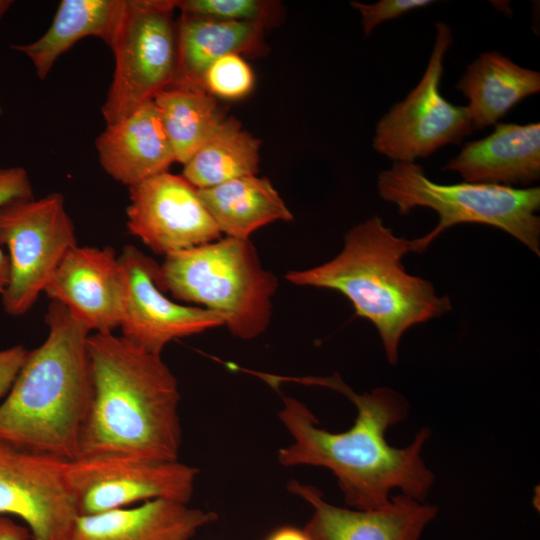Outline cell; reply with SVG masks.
<instances>
[{
    "mask_svg": "<svg viewBox=\"0 0 540 540\" xmlns=\"http://www.w3.org/2000/svg\"><path fill=\"white\" fill-rule=\"evenodd\" d=\"M260 378L273 388L284 382L329 388L344 395L357 410L348 430L330 432L319 427L305 404L283 396L278 417L293 441L278 451L282 466L328 469L353 509L381 508L389 503L395 490L420 501L426 499L435 480L421 455L430 430L421 429L403 448L391 446L386 438L387 430L408 416L409 404L400 393L378 387L358 394L337 373L318 377L261 373Z\"/></svg>",
    "mask_w": 540,
    "mask_h": 540,
    "instance_id": "1",
    "label": "cell"
},
{
    "mask_svg": "<svg viewBox=\"0 0 540 540\" xmlns=\"http://www.w3.org/2000/svg\"><path fill=\"white\" fill-rule=\"evenodd\" d=\"M88 352L93 391L78 458L178 460L180 393L161 355L112 332L90 334Z\"/></svg>",
    "mask_w": 540,
    "mask_h": 540,
    "instance_id": "2",
    "label": "cell"
},
{
    "mask_svg": "<svg viewBox=\"0 0 540 540\" xmlns=\"http://www.w3.org/2000/svg\"><path fill=\"white\" fill-rule=\"evenodd\" d=\"M45 321L47 338L28 352L0 404V442L73 461L92 399L90 331L54 300Z\"/></svg>",
    "mask_w": 540,
    "mask_h": 540,
    "instance_id": "3",
    "label": "cell"
},
{
    "mask_svg": "<svg viewBox=\"0 0 540 540\" xmlns=\"http://www.w3.org/2000/svg\"><path fill=\"white\" fill-rule=\"evenodd\" d=\"M412 240L398 237L373 216L349 230L342 251L317 267L289 272L293 284L332 289L353 305L355 315L377 329L388 362L398 361L404 333L411 327L450 311L448 296H437L433 285L409 274L402 258Z\"/></svg>",
    "mask_w": 540,
    "mask_h": 540,
    "instance_id": "4",
    "label": "cell"
},
{
    "mask_svg": "<svg viewBox=\"0 0 540 540\" xmlns=\"http://www.w3.org/2000/svg\"><path fill=\"white\" fill-rule=\"evenodd\" d=\"M157 284L177 300L219 313L230 333L246 340L265 331L278 287L249 239L232 237L165 256Z\"/></svg>",
    "mask_w": 540,
    "mask_h": 540,
    "instance_id": "5",
    "label": "cell"
},
{
    "mask_svg": "<svg viewBox=\"0 0 540 540\" xmlns=\"http://www.w3.org/2000/svg\"><path fill=\"white\" fill-rule=\"evenodd\" d=\"M377 188L399 214L427 207L439 215L436 227L412 240L411 252L423 253L446 229L478 223L501 229L540 255V189L462 182L438 184L415 162H394L381 171Z\"/></svg>",
    "mask_w": 540,
    "mask_h": 540,
    "instance_id": "6",
    "label": "cell"
},
{
    "mask_svg": "<svg viewBox=\"0 0 540 540\" xmlns=\"http://www.w3.org/2000/svg\"><path fill=\"white\" fill-rule=\"evenodd\" d=\"M175 0H124L109 45L115 67L101 107L107 124L180 82Z\"/></svg>",
    "mask_w": 540,
    "mask_h": 540,
    "instance_id": "7",
    "label": "cell"
},
{
    "mask_svg": "<svg viewBox=\"0 0 540 540\" xmlns=\"http://www.w3.org/2000/svg\"><path fill=\"white\" fill-rule=\"evenodd\" d=\"M76 245L62 194L15 199L0 206V246L8 249L10 263L9 282L1 295L4 311L11 316L28 312Z\"/></svg>",
    "mask_w": 540,
    "mask_h": 540,
    "instance_id": "8",
    "label": "cell"
},
{
    "mask_svg": "<svg viewBox=\"0 0 540 540\" xmlns=\"http://www.w3.org/2000/svg\"><path fill=\"white\" fill-rule=\"evenodd\" d=\"M435 26L434 46L421 80L376 124L373 148L394 162L427 158L473 132L466 106L454 105L441 94L444 57L453 38L447 24Z\"/></svg>",
    "mask_w": 540,
    "mask_h": 540,
    "instance_id": "9",
    "label": "cell"
},
{
    "mask_svg": "<svg viewBox=\"0 0 540 540\" xmlns=\"http://www.w3.org/2000/svg\"><path fill=\"white\" fill-rule=\"evenodd\" d=\"M198 469L175 461L125 456L78 458L68 476L79 515L130 507L154 499L190 501Z\"/></svg>",
    "mask_w": 540,
    "mask_h": 540,
    "instance_id": "10",
    "label": "cell"
},
{
    "mask_svg": "<svg viewBox=\"0 0 540 540\" xmlns=\"http://www.w3.org/2000/svg\"><path fill=\"white\" fill-rule=\"evenodd\" d=\"M68 460L0 442V515H14L31 540H67L79 515Z\"/></svg>",
    "mask_w": 540,
    "mask_h": 540,
    "instance_id": "11",
    "label": "cell"
},
{
    "mask_svg": "<svg viewBox=\"0 0 540 540\" xmlns=\"http://www.w3.org/2000/svg\"><path fill=\"white\" fill-rule=\"evenodd\" d=\"M127 227L154 253L169 255L220 238L198 189L168 171L129 186Z\"/></svg>",
    "mask_w": 540,
    "mask_h": 540,
    "instance_id": "12",
    "label": "cell"
},
{
    "mask_svg": "<svg viewBox=\"0 0 540 540\" xmlns=\"http://www.w3.org/2000/svg\"><path fill=\"white\" fill-rule=\"evenodd\" d=\"M118 261L124 280L121 336L135 346L161 355L174 339L224 325L215 311L167 298L157 284L160 265L135 246H124Z\"/></svg>",
    "mask_w": 540,
    "mask_h": 540,
    "instance_id": "13",
    "label": "cell"
},
{
    "mask_svg": "<svg viewBox=\"0 0 540 540\" xmlns=\"http://www.w3.org/2000/svg\"><path fill=\"white\" fill-rule=\"evenodd\" d=\"M44 292L62 303L89 331L120 327L124 280L118 256L109 247L76 245L61 260Z\"/></svg>",
    "mask_w": 540,
    "mask_h": 540,
    "instance_id": "14",
    "label": "cell"
},
{
    "mask_svg": "<svg viewBox=\"0 0 540 540\" xmlns=\"http://www.w3.org/2000/svg\"><path fill=\"white\" fill-rule=\"evenodd\" d=\"M287 489L312 507L304 529L312 540H421L438 507L398 494L373 510L330 504L319 489L291 480Z\"/></svg>",
    "mask_w": 540,
    "mask_h": 540,
    "instance_id": "15",
    "label": "cell"
},
{
    "mask_svg": "<svg viewBox=\"0 0 540 540\" xmlns=\"http://www.w3.org/2000/svg\"><path fill=\"white\" fill-rule=\"evenodd\" d=\"M103 170L129 186L168 171L174 151L153 100L106 128L95 141Z\"/></svg>",
    "mask_w": 540,
    "mask_h": 540,
    "instance_id": "16",
    "label": "cell"
},
{
    "mask_svg": "<svg viewBox=\"0 0 540 540\" xmlns=\"http://www.w3.org/2000/svg\"><path fill=\"white\" fill-rule=\"evenodd\" d=\"M444 170L470 183L526 186L540 177V124L498 123L488 136L468 142Z\"/></svg>",
    "mask_w": 540,
    "mask_h": 540,
    "instance_id": "17",
    "label": "cell"
},
{
    "mask_svg": "<svg viewBox=\"0 0 540 540\" xmlns=\"http://www.w3.org/2000/svg\"><path fill=\"white\" fill-rule=\"evenodd\" d=\"M217 520L212 511L154 499L137 506L78 515L67 540H191Z\"/></svg>",
    "mask_w": 540,
    "mask_h": 540,
    "instance_id": "18",
    "label": "cell"
},
{
    "mask_svg": "<svg viewBox=\"0 0 540 540\" xmlns=\"http://www.w3.org/2000/svg\"><path fill=\"white\" fill-rule=\"evenodd\" d=\"M465 98L473 131L495 125L524 98L540 91V73L498 51L481 53L456 84Z\"/></svg>",
    "mask_w": 540,
    "mask_h": 540,
    "instance_id": "19",
    "label": "cell"
},
{
    "mask_svg": "<svg viewBox=\"0 0 540 540\" xmlns=\"http://www.w3.org/2000/svg\"><path fill=\"white\" fill-rule=\"evenodd\" d=\"M266 28L259 22L225 21L181 13L177 20L179 83L203 89L205 71L219 58L230 54L262 55L267 49Z\"/></svg>",
    "mask_w": 540,
    "mask_h": 540,
    "instance_id": "20",
    "label": "cell"
},
{
    "mask_svg": "<svg viewBox=\"0 0 540 540\" xmlns=\"http://www.w3.org/2000/svg\"><path fill=\"white\" fill-rule=\"evenodd\" d=\"M124 0H62L47 31L37 40L13 44L11 48L27 56L36 75L45 79L57 59L85 37L111 44Z\"/></svg>",
    "mask_w": 540,
    "mask_h": 540,
    "instance_id": "21",
    "label": "cell"
},
{
    "mask_svg": "<svg viewBox=\"0 0 540 540\" xmlns=\"http://www.w3.org/2000/svg\"><path fill=\"white\" fill-rule=\"evenodd\" d=\"M198 193L220 232L226 237L246 240L260 227L293 219L271 181L264 177L244 176L198 189Z\"/></svg>",
    "mask_w": 540,
    "mask_h": 540,
    "instance_id": "22",
    "label": "cell"
},
{
    "mask_svg": "<svg viewBox=\"0 0 540 540\" xmlns=\"http://www.w3.org/2000/svg\"><path fill=\"white\" fill-rule=\"evenodd\" d=\"M176 162L185 164L216 132L225 117L205 90L179 83L154 98Z\"/></svg>",
    "mask_w": 540,
    "mask_h": 540,
    "instance_id": "23",
    "label": "cell"
},
{
    "mask_svg": "<svg viewBox=\"0 0 540 540\" xmlns=\"http://www.w3.org/2000/svg\"><path fill=\"white\" fill-rule=\"evenodd\" d=\"M261 141L243 130L234 118H225L211 138L183 165L182 176L197 189L256 175Z\"/></svg>",
    "mask_w": 540,
    "mask_h": 540,
    "instance_id": "24",
    "label": "cell"
},
{
    "mask_svg": "<svg viewBox=\"0 0 540 540\" xmlns=\"http://www.w3.org/2000/svg\"><path fill=\"white\" fill-rule=\"evenodd\" d=\"M182 14L225 21L259 22L270 27L281 15V5L269 0H175Z\"/></svg>",
    "mask_w": 540,
    "mask_h": 540,
    "instance_id": "25",
    "label": "cell"
},
{
    "mask_svg": "<svg viewBox=\"0 0 540 540\" xmlns=\"http://www.w3.org/2000/svg\"><path fill=\"white\" fill-rule=\"evenodd\" d=\"M255 76L250 65L237 54L214 61L205 71L202 86L210 94L225 100H238L253 89Z\"/></svg>",
    "mask_w": 540,
    "mask_h": 540,
    "instance_id": "26",
    "label": "cell"
},
{
    "mask_svg": "<svg viewBox=\"0 0 540 540\" xmlns=\"http://www.w3.org/2000/svg\"><path fill=\"white\" fill-rule=\"evenodd\" d=\"M25 198H33L28 172L18 166L0 168V206L15 199ZM9 275V257L0 248V295L8 285Z\"/></svg>",
    "mask_w": 540,
    "mask_h": 540,
    "instance_id": "27",
    "label": "cell"
},
{
    "mask_svg": "<svg viewBox=\"0 0 540 540\" xmlns=\"http://www.w3.org/2000/svg\"><path fill=\"white\" fill-rule=\"evenodd\" d=\"M433 3L435 1L431 0H380L372 4L351 1L350 5L361 14L364 34L369 36L379 24Z\"/></svg>",
    "mask_w": 540,
    "mask_h": 540,
    "instance_id": "28",
    "label": "cell"
},
{
    "mask_svg": "<svg viewBox=\"0 0 540 540\" xmlns=\"http://www.w3.org/2000/svg\"><path fill=\"white\" fill-rule=\"evenodd\" d=\"M27 354L22 346L0 351V398L8 393Z\"/></svg>",
    "mask_w": 540,
    "mask_h": 540,
    "instance_id": "29",
    "label": "cell"
},
{
    "mask_svg": "<svg viewBox=\"0 0 540 540\" xmlns=\"http://www.w3.org/2000/svg\"><path fill=\"white\" fill-rule=\"evenodd\" d=\"M0 540H31V532L27 526L0 515Z\"/></svg>",
    "mask_w": 540,
    "mask_h": 540,
    "instance_id": "30",
    "label": "cell"
},
{
    "mask_svg": "<svg viewBox=\"0 0 540 540\" xmlns=\"http://www.w3.org/2000/svg\"><path fill=\"white\" fill-rule=\"evenodd\" d=\"M265 540H312L304 528L281 526L274 529Z\"/></svg>",
    "mask_w": 540,
    "mask_h": 540,
    "instance_id": "31",
    "label": "cell"
},
{
    "mask_svg": "<svg viewBox=\"0 0 540 540\" xmlns=\"http://www.w3.org/2000/svg\"><path fill=\"white\" fill-rule=\"evenodd\" d=\"M13 5V1L11 0H0V20L3 18V16L7 13V11L11 8Z\"/></svg>",
    "mask_w": 540,
    "mask_h": 540,
    "instance_id": "32",
    "label": "cell"
}]
</instances>
